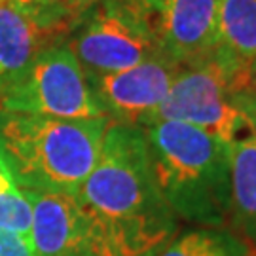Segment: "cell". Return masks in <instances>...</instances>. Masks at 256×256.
<instances>
[{"label": "cell", "mask_w": 256, "mask_h": 256, "mask_svg": "<svg viewBox=\"0 0 256 256\" xmlns=\"http://www.w3.org/2000/svg\"><path fill=\"white\" fill-rule=\"evenodd\" d=\"M64 42L86 74L116 72L165 59L120 0L95 2Z\"/></svg>", "instance_id": "8992f818"}, {"label": "cell", "mask_w": 256, "mask_h": 256, "mask_svg": "<svg viewBox=\"0 0 256 256\" xmlns=\"http://www.w3.org/2000/svg\"><path fill=\"white\" fill-rule=\"evenodd\" d=\"M0 230L18 234L30 241L32 230V203L27 192L12 190L0 194Z\"/></svg>", "instance_id": "9a60e30c"}, {"label": "cell", "mask_w": 256, "mask_h": 256, "mask_svg": "<svg viewBox=\"0 0 256 256\" xmlns=\"http://www.w3.org/2000/svg\"><path fill=\"white\" fill-rule=\"evenodd\" d=\"M180 64L154 59L116 72L86 74L95 99L112 124L144 128L154 122Z\"/></svg>", "instance_id": "9c48e42d"}, {"label": "cell", "mask_w": 256, "mask_h": 256, "mask_svg": "<svg viewBox=\"0 0 256 256\" xmlns=\"http://www.w3.org/2000/svg\"><path fill=\"white\" fill-rule=\"evenodd\" d=\"M97 2H101V0H97Z\"/></svg>", "instance_id": "ffe728a7"}, {"label": "cell", "mask_w": 256, "mask_h": 256, "mask_svg": "<svg viewBox=\"0 0 256 256\" xmlns=\"http://www.w3.org/2000/svg\"><path fill=\"white\" fill-rule=\"evenodd\" d=\"M250 68H252V76H254V82H256V59L250 63Z\"/></svg>", "instance_id": "d6986e66"}, {"label": "cell", "mask_w": 256, "mask_h": 256, "mask_svg": "<svg viewBox=\"0 0 256 256\" xmlns=\"http://www.w3.org/2000/svg\"><path fill=\"white\" fill-rule=\"evenodd\" d=\"M0 110L61 120L104 118L82 64L64 40L40 50L0 90Z\"/></svg>", "instance_id": "5b68a950"}, {"label": "cell", "mask_w": 256, "mask_h": 256, "mask_svg": "<svg viewBox=\"0 0 256 256\" xmlns=\"http://www.w3.org/2000/svg\"><path fill=\"white\" fill-rule=\"evenodd\" d=\"M55 42L63 40H55L0 0V90H4L40 50Z\"/></svg>", "instance_id": "8fae6325"}, {"label": "cell", "mask_w": 256, "mask_h": 256, "mask_svg": "<svg viewBox=\"0 0 256 256\" xmlns=\"http://www.w3.org/2000/svg\"><path fill=\"white\" fill-rule=\"evenodd\" d=\"M218 44L252 63L256 59V0H218Z\"/></svg>", "instance_id": "4fadbf2b"}, {"label": "cell", "mask_w": 256, "mask_h": 256, "mask_svg": "<svg viewBox=\"0 0 256 256\" xmlns=\"http://www.w3.org/2000/svg\"><path fill=\"white\" fill-rule=\"evenodd\" d=\"M160 54L190 64L218 46V0H120Z\"/></svg>", "instance_id": "52a82bcc"}, {"label": "cell", "mask_w": 256, "mask_h": 256, "mask_svg": "<svg viewBox=\"0 0 256 256\" xmlns=\"http://www.w3.org/2000/svg\"><path fill=\"white\" fill-rule=\"evenodd\" d=\"M0 256H34V250L28 239L0 230Z\"/></svg>", "instance_id": "2e32d148"}, {"label": "cell", "mask_w": 256, "mask_h": 256, "mask_svg": "<svg viewBox=\"0 0 256 256\" xmlns=\"http://www.w3.org/2000/svg\"><path fill=\"white\" fill-rule=\"evenodd\" d=\"M158 256H256V252L234 232L200 226L174 238Z\"/></svg>", "instance_id": "5bb4252c"}, {"label": "cell", "mask_w": 256, "mask_h": 256, "mask_svg": "<svg viewBox=\"0 0 256 256\" xmlns=\"http://www.w3.org/2000/svg\"><path fill=\"white\" fill-rule=\"evenodd\" d=\"M156 182L174 216L200 226L230 222V142L182 122L144 126Z\"/></svg>", "instance_id": "3957f363"}, {"label": "cell", "mask_w": 256, "mask_h": 256, "mask_svg": "<svg viewBox=\"0 0 256 256\" xmlns=\"http://www.w3.org/2000/svg\"><path fill=\"white\" fill-rule=\"evenodd\" d=\"M34 256H116L99 220L78 196L27 192Z\"/></svg>", "instance_id": "ba28073f"}, {"label": "cell", "mask_w": 256, "mask_h": 256, "mask_svg": "<svg viewBox=\"0 0 256 256\" xmlns=\"http://www.w3.org/2000/svg\"><path fill=\"white\" fill-rule=\"evenodd\" d=\"M230 224L256 248V131L252 126L230 142Z\"/></svg>", "instance_id": "30bf717a"}, {"label": "cell", "mask_w": 256, "mask_h": 256, "mask_svg": "<svg viewBox=\"0 0 256 256\" xmlns=\"http://www.w3.org/2000/svg\"><path fill=\"white\" fill-rule=\"evenodd\" d=\"M12 190H18V186H16V182H14V178L10 176L6 165L2 164V160H0V194L12 192Z\"/></svg>", "instance_id": "ac0fdd59"}, {"label": "cell", "mask_w": 256, "mask_h": 256, "mask_svg": "<svg viewBox=\"0 0 256 256\" xmlns=\"http://www.w3.org/2000/svg\"><path fill=\"white\" fill-rule=\"evenodd\" d=\"M55 40H66L97 0H2Z\"/></svg>", "instance_id": "7c38bea8"}, {"label": "cell", "mask_w": 256, "mask_h": 256, "mask_svg": "<svg viewBox=\"0 0 256 256\" xmlns=\"http://www.w3.org/2000/svg\"><path fill=\"white\" fill-rule=\"evenodd\" d=\"M78 200L102 226L116 256H154L176 216L156 182L144 129L110 122L99 160Z\"/></svg>", "instance_id": "6da1fadb"}, {"label": "cell", "mask_w": 256, "mask_h": 256, "mask_svg": "<svg viewBox=\"0 0 256 256\" xmlns=\"http://www.w3.org/2000/svg\"><path fill=\"white\" fill-rule=\"evenodd\" d=\"M110 120H61L0 110V160L19 190L78 196Z\"/></svg>", "instance_id": "7a4b0ae2"}, {"label": "cell", "mask_w": 256, "mask_h": 256, "mask_svg": "<svg viewBox=\"0 0 256 256\" xmlns=\"http://www.w3.org/2000/svg\"><path fill=\"white\" fill-rule=\"evenodd\" d=\"M254 86L250 63L218 44L202 59L180 66L154 122H182L232 142L250 126L234 97Z\"/></svg>", "instance_id": "277c9868"}, {"label": "cell", "mask_w": 256, "mask_h": 256, "mask_svg": "<svg viewBox=\"0 0 256 256\" xmlns=\"http://www.w3.org/2000/svg\"><path fill=\"white\" fill-rule=\"evenodd\" d=\"M234 104L247 116L252 129L256 131V86L250 88V90H247V92L238 93V95L234 97Z\"/></svg>", "instance_id": "e0dca14e"}]
</instances>
